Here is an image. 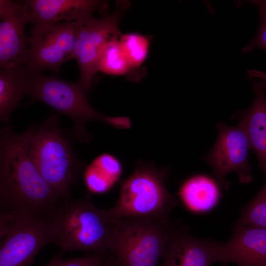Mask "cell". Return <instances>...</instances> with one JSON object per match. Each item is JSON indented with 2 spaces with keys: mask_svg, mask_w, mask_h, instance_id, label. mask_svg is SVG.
Masks as SVG:
<instances>
[{
  "mask_svg": "<svg viewBox=\"0 0 266 266\" xmlns=\"http://www.w3.org/2000/svg\"><path fill=\"white\" fill-rule=\"evenodd\" d=\"M148 37L138 33L121 34L119 37L120 48L131 67L141 70L148 57L150 42Z\"/></svg>",
  "mask_w": 266,
  "mask_h": 266,
  "instance_id": "ffe728a7",
  "label": "cell"
},
{
  "mask_svg": "<svg viewBox=\"0 0 266 266\" xmlns=\"http://www.w3.org/2000/svg\"><path fill=\"white\" fill-rule=\"evenodd\" d=\"M219 262L266 266V229L236 224L227 242H218Z\"/></svg>",
  "mask_w": 266,
  "mask_h": 266,
  "instance_id": "7c38bea8",
  "label": "cell"
},
{
  "mask_svg": "<svg viewBox=\"0 0 266 266\" xmlns=\"http://www.w3.org/2000/svg\"><path fill=\"white\" fill-rule=\"evenodd\" d=\"M31 47L24 65L32 74L50 70L58 73L63 64L71 59L52 24L31 32Z\"/></svg>",
  "mask_w": 266,
  "mask_h": 266,
  "instance_id": "5bb4252c",
  "label": "cell"
},
{
  "mask_svg": "<svg viewBox=\"0 0 266 266\" xmlns=\"http://www.w3.org/2000/svg\"><path fill=\"white\" fill-rule=\"evenodd\" d=\"M236 224L266 229V180L256 196L243 210Z\"/></svg>",
  "mask_w": 266,
  "mask_h": 266,
  "instance_id": "44dd1931",
  "label": "cell"
},
{
  "mask_svg": "<svg viewBox=\"0 0 266 266\" xmlns=\"http://www.w3.org/2000/svg\"><path fill=\"white\" fill-rule=\"evenodd\" d=\"M179 193L186 206L197 212L206 211L212 208L219 196L216 183L203 176H195L186 181Z\"/></svg>",
  "mask_w": 266,
  "mask_h": 266,
  "instance_id": "e0dca14e",
  "label": "cell"
},
{
  "mask_svg": "<svg viewBox=\"0 0 266 266\" xmlns=\"http://www.w3.org/2000/svg\"><path fill=\"white\" fill-rule=\"evenodd\" d=\"M256 81L266 90V73L260 71L256 76Z\"/></svg>",
  "mask_w": 266,
  "mask_h": 266,
  "instance_id": "cb8c5ba5",
  "label": "cell"
},
{
  "mask_svg": "<svg viewBox=\"0 0 266 266\" xmlns=\"http://www.w3.org/2000/svg\"><path fill=\"white\" fill-rule=\"evenodd\" d=\"M255 99L248 109L238 111V126L245 133L250 148L255 152L258 166L266 177V90L250 79Z\"/></svg>",
  "mask_w": 266,
  "mask_h": 266,
  "instance_id": "9a60e30c",
  "label": "cell"
},
{
  "mask_svg": "<svg viewBox=\"0 0 266 266\" xmlns=\"http://www.w3.org/2000/svg\"><path fill=\"white\" fill-rule=\"evenodd\" d=\"M102 266H122L118 260L113 256L105 259Z\"/></svg>",
  "mask_w": 266,
  "mask_h": 266,
  "instance_id": "d4e9b609",
  "label": "cell"
},
{
  "mask_svg": "<svg viewBox=\"0 0 266 266\" xmlns=\"http://www.w3.org/2000/svg\"><path fill=\"white\" fill-rule=\"evenodd\" d=\"M121 173L122 167L119 161L111 155L103 154L96 157L87 166L84 180L91 192L102 193L115 184Z\"/></svg>",
  "mask_w": 266,
  "mask_h": 266,
  "instance_id": "ac0fdd59",
  "label": "cell"
},
{
  "mask_svg": "<svg viewBox=\"0 0 266 266\" xmlns=\"http://www.w3.org/2000/svg\"><path fill=\"white\" fill-rule=\"evenodd\" d=\"M87 91L78 81L69 82L40 72L31 75L26 95L44 102L58 114L69 117L73 122L75 139L86 141L89 136L85 131V123L91 120L104 121L105 117L91 106Z\"/></svg>",
  "mask_w": 266,
  "mask_h": 266,
  "instance_id": "8992f818",
  "label": "cell"
},
{
  "mask_svg": "<svg viewBox=\"0 0 266 266\" xmlns=\"http://www.w3.org/2000/svg\"><path fill=\"white\" fill-rule=\"evenodd\" d=\"M121 14L120 10H118L100 18L91 16L77 21L72 58L76 60L79 68L78 81L87 91L97 72L98 62L105 44L112 37L122 34L119 29Z\"/></svg>",
  "mask_w": 266,
  "mask_h": 266,
  "instance_id": "ba28073f",
  "label": "cell"
},
{
  "mask_svg": "<svg viewBox=\"0 0 266 266\" xmlns=\"http://www.w3.org/2000/svg\"><path fill=\"white\" fill-rule=\"evenodd\" d=\"M119 36L112 37L105 44L98 62L97 72L125 76L129 80H139L144 76L145 69L137 70L131 67L120 48Z\"/></svg>",
  "mask_w": 266,
  "mask_h": 266,
  "instance_id": "d6986e66",
  "label": "cell"
},
{
  "mask_svg": "<svg viewBox=\"0 0 266 266\" xmlns=\"http://www.w3.org/2000/svg\"><path fill=\"white\" fill-rule=\"evenodd\" d=\"M250 2L256 6L260 16V25L258 32L252 40L243 49L245 52L254 48H261L266 51V0H252Z\"/></svg>",
  "mask_w": 266,
  "mask_h": 266,
  "instance_id": "7402d4cb",
  "label": "cell"
},
{
  "mask_svg": "<svg viewBox=\"0 0 266 266\" xmlns=\"http://www.w3.org/2000/svg\"><path fill=\"white\" fill-rule=\"evenodd\" d=\"M31 128L22 133L9 127L0 139V214L49 217L65 201L43 177L30 154Z\"/></svg>",
  "mask_w": 266,
  "mask_h": 266,
  "instance_id": "6da1fadb",
  "label": "cell"
},
{
  "mask_svg": "<svg viewBox=\"0 0 266 266\" xmlns=\"http://www.w3.org/2000/svg\"><path fill=\"white\" fill-rule=\"evenodd\" d=\"M56 257L43 266H102L105 260V253L91 254L67 260Z\"/></svg>",
  "mask_w": 266,
  "mask_h": 266,
  "instance_id": "603a6c76",
  "label": "cell"
},
{
  "mask_svg": "<svg viewBox=\"0 0 266 266\" xmlns=\"http://www.w3.org/2000/svg\"><path fill=\"white\" fill-rule=\"evenodd\" d=\"M24 65L0 69V120L7 123L11 114L26 95L31 76Z\"/></svg>",
  "mask_w": 266,
  "mask_h": 266,
  "instance_id": "2e32d148",
  "label": "cell"
},
{
  "mask_svg": "<svg viewBox=\"0 0 266 266\" xmlns=\"http://www.w3.org/2000/svg\"><path fill=\"white\" fill-rule=\"evenodd\" d=\"M0 266H30L53 241L50 217L0 214Z\"/></svg>",
  "mask_w": 266,
  "mask_h": 266,
  "instance_id": "52a82bcc",
  "label": "cell"
},
{
  "mask_svg": "<svg viewBox=\"0 0 266 266\" xmlns=\"http://www.w3.org/2000/svg\"><path fill=\"white\" fill-rule=\"evenodd\" d=\"M30 23L26 0H0V67L6 69L24 65L31 47L25 34Z\"/></svg>",
  "mask_w": 266,
  "mask_h": 266,
  "instance_id": "30bf717a",
  "label": "cell"
},
{
  "mask_svg": "<svg viewBox=\"0 0 266 266\" xmlns=\"http://www.w3.org/2000/svg\"><path fill=\"white\" fill-rule=\"evenodd\" d=\"M171 228L170 221L116 219L109 251L122 266H157Z\"/></svg>",
  "mask_w": 266,
  "mask_h": 266,
  "instance_id": "277c9868",
  "label": "cell"
},
{
  "mask_svg": "<svg viewBox=\"0 0 266 266\" xmlns=\"http://www.w3.org/2000/svg\"><path fill=\"white\" fill-rule=\"evenodd\" d=\"M90 197L64 201L50 217L52 243L63 252L109 251L116 219L109 210L94 204Z\"/></svg>",
  "mask_w": 266,
  "mask_h": 266,
  "instance_id": "7a4b0ae2",
  "label": "cell"
},
{
  "mask_svg": "<svg viewBox=\"0 0 266 266\" xmlns=\"http://www.w3.org/2000/svg\"><path fill=\"white\" fill-rule=\"evenodd\" d=\"M176 203V199L167 191L160 172L138 168L122 183L118 201L109 211L115 219L169 221V214Z\"/></svg>",
  "mask_w": 266,
  "mask_h": 266,
  "instance_id": "5b68a950",
  "label": "cell"
},
{
  "mask_svg": "<svg viewBox=\"0 0 266 266\" xmlns=\"http://www.w3.org/2000/svg\"><path fill=\"white\" fill-rule=\"evenodd\" d=\"M217 127L216 142L204 158L217 180L228 189L230 183L225 177L231 172H236L240 183L252 182L254 178L248 160L251 148L245 133L238 125L231 127L220 122Z\"/></svg>",
  "mask_w": 266,
  "mask_h": 266,
  "instance_id": "9c48e42d",
  "label": "cell"
},
{
  "mask_svg": "<svg viewBox=\"0 0 266 266\" xmlns=\"http://www.w3.org/2000/svg\"><path fill=\"white\" fill-rule=\"evenodd\" d=\"M32 31L51 24L79 21L93 16L105 3L97 0H27Z\"/></svg>",
  "mask_w": 266,
  "mask_h": 266,
  "instance_id": "4fadbf2b",
  "label": "cell"
},
{
  "mask_svg": "<svg viewBox=\"0 0 266 266\" xmlns=\"http://www.w3.org/2000/svg\"><path fill=\"white\" fill-rule=\"evenodd\" d=\"M60 114L51 115L31 128L30 154L40 173L64 200L82 167L72 141L59 125Z\"/></svg>",
  "mask_w": 266,
  "mask_h": 266,
  "instance_id": "3957f363",
  "label": "cell"
},
{
  "mask_svg": "<svg viewBox=\"0 0 266 266\" xmlns=\"http://www.w3.org/2000/svg\"><path fill=\"white\" fill-rule=\"evenodd\" d=\"M161 266H211L219 262L218 242L194 236L172 225Z\"/></svg>",
  "mask_w": 266,
  "mask_h": 266,
  "instance_id": "8fae6325",
  "label": "cell"
}]
</instances>
